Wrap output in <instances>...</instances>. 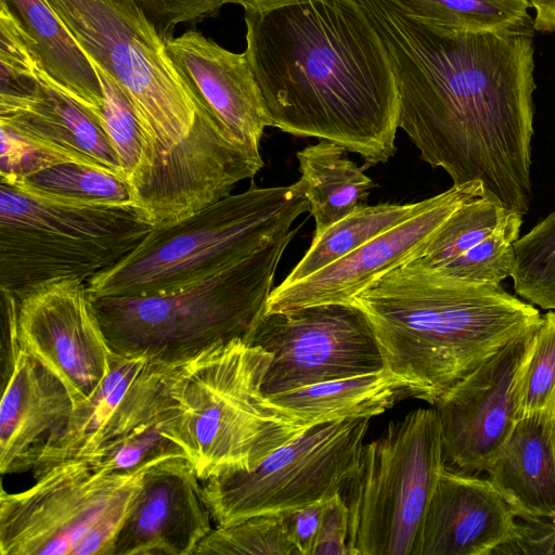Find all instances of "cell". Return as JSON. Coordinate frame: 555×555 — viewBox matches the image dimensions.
<instances>
[{
  "instance_id": "f35d334b",
  "label": "cell",
  "mask_w": 555,
  "mask_h": 555,
  "mask_svg": "<svg viewBox=\"0 0 555 555\" xmlns=\"http://www.w3.org/2000/svg\"><path fill=\"white\" fill-rule=\"evenodd\" d=\"M493 555H555V522H517L511 540Z\"/></svg>"
},
{
  "instance_id": "484cf974",
  "label": "cell",
  "mask_w": 555,
  "mask_h": 555,
  "mask_svg": "<svg viewBox=\"0 0 555 555\" xmlns=\"http://www.w3.org/2000/svg\"><path fill=\"white\" fill-rule=\"evenodd\" d=\"M438 197L439 194L408 204H360L349 215L312 237L310 247L283 282L301 280L343 258L377 235L429 208Z\"/></svg>"
},
{
  "instance_id": "5bb4252c",
  "label": "cell",
  "mask_w": 555,
  "mask_h": 555,
  "mask_svg": "<svg viewBox=\"0 0 555 555\" xmlns=\"http://www.w3.org/2000/svg\"><path fill=\"white\" fill-rule=\"evenodd\" d=\"M17 337L20 348L64 384L74 408L111 370L114 352L87 282L78 279L41 284L18 299Z\"/></svg>"
},
{
  "instance_id": "836d02e7",
  "label": "cell",
  "mask_w": 555,
  "mask_h": 555,
  "mask_svg": "<svg viewBox=\"0 0 555 555\" xmlns=\"http://www.w3.org/2000/svg\"><path fill=\"white\" fill-rule=\"evenodd\" d=\"M89 60L99 76L104 95L103 109L99 120L117 151L129 182L143 158L142 129L125 92L103 68L90 57Z\"/></svg>"
},
{
  "instance_id": "52a82bcc",
  "label": "cell",
  "mask_w": 555,
  "mask_h": 555,
  "mask_svg": "<svg viewBox=\"0 0 555 555\" xmlns=\"http://www.w3.org/2000/svg\"><path fill=\"white\" fill-rule=\"evenodd\" d=\"M47 1L133 106L144 138L141 165L129 181L137 186L189 137L195 98L137 0Z\"/></svg>"
},
{
  "instance_id": "ffe728a7",
  "label": "cell",
  "mask_w": 555,
  "mask_h": 555,
  "mask_svg": "<svg viewBox=\"0 0 555 555\" xmlns=\"http://www.w3.org/2000/svg\"><path fill=\"white\" fill-rule=\"evenodd\" d=\"M74 404L64 384L20 349L0 404V472L30 469L40 450L67 424Z\"/></svg>"
},
{
  "instance_id": "ac0fdd59",
  "label": "cell",
  "mask_w": 555,
  "mask_h": 555,
  "mask_svg": "<svg viewBox=\"0 0 555 555\" xmlns=\"http://www.w3.org/2000/svg\"><path fill=\"white\" fill-rule=\"evenodd\" d=\"M165 44L192 91L251 153L271 127L245 52H231L197 30L168 37Z\"/></svg>"
},
{
  "instance_id": "44dd1931",
  "label": "cell",
  "mask_w": 555,
  "mask_h": 555,
  "mask_svg": "<svg viewBox=\"0 0 555 555\" xmlns=\"http://www.w3.org/2000/svg\"><path fill=\"white\" fill-rule=\"evenodd\" d=\"M0 122L126 178L117 151L95 114L64 92L46 69L27 91L0 94Z\"/></svg>"
},
{
  "instance_id": "8992f818",
  "label": "cell",
  "mask_w": 555,
  "mask_h": 555,
  "mask_svg": "<svg viewBox=\"0 0 555 555\" xmlns=\"http://www.w3.org/2000/svg\"><path fill=\"white\" fill-rule=\"evenodd\" d=\"M297 230L177 293L91 297L109 348L176 366L215 346L245 340L266 310L278 264Z\"/></svg>"
},
{
  "instance_id": "d6a6232c",
  "label": "cell",
  "mask_w": 555,
  "mask_h": 555,
  "mask_svg": "<svg viewBox=\"0 0 555 555\" xmlns=\"http://www.w3.org/2000/svg\"><path fill=\"white\" fill-rule=\"evenodd\" d=\"M521 224L522 214L511 209L488 237L435 270L466 281L500 284L511 276Z\"/></svg>"
},
{
  "instance_id": "8d00e7d4",
  "label": "cell",
  "mask_w": 555,
  "mask_h": 555,
  "mask_svg": "<svg viewBox=\"0 0 555 555\" xmlns=\"http://www.w3.org/2000/svg\"><path fill=\"white\" fill-rule=\"evenodd\" d=\"M163 39L171 37L179 24L197 23L219 14L227 4L242 0H137Z\"/></svg>"
},
{
  "instance_id": "4fadbf2b",
  "label": "cell",
  "mask_w": 555,
  "mask_h": 555,
  "mask_svg": "<svg viewBox=\"0 0 555 555\" xmlns=\"http://www.w3.org/2000/svg\"><path fill=\"white\" fill-rule=\"evenodd\" d=\"M535 328L454 384L433 405L447 467L487 473L501 451L521 417L520 378Z\"/></svg>"
},
{
  "instance_id": "e575fe53",
  "label": "cell",
  "mask_w": 555,
  "mask_h": 555,
  "mask_svg": "<svg viewBox=\"0 0 555 555\" xmlns=\"http://www.w3.org/2000/svg\"><path fill=\"white\" fill-rule=\"evenodd\" d=\"M555 409V311L542 315L520 378V415Z\"/></svg>"
},
{
  "instance_id": "d4e9b609",
  "label": "cell",
  "mask_w": 555,
  "mask_h": 555,
  "mask_svg": "<svg viewBox=\"0 0 555 555\" xmlns=\"http://www.w3.org/2000/svg\"><path fill=\"white\" fill-rule=\"evenodd\" d=\"M339 144L320 140L297 152L300 179L297 188L306 197L314 219L313 236L353 211L364 201L374 182L346 155Z\"/></svg>"
},
{
  "instance_id": "d590c367",
  "label": "cell",
  "mask_w": 555,
  "mask_h": 555,
  "mask_svg": "<svg viewBox=\"0 0 555 555\" xmlns=\"http://www.w3.org/2000/svg\"><path fill=\"white\" fill-rule=\"evenodd\" d=\"M0 133V183L14 184L35 172L64 163H80L103 168L68 151L24 135L1 122Z\"/></svg>"
},
{
  "instance_id": "ba28073f",
  "label": "cell",
  "mask_w": 555,
  "mask_h": 555,
  "mask_svg": "<svg viewBox=\"0 0 555 555\" xmlns=\"http://www.w3.org/2000/svg\"><path fill=\"white\" fill-rule=\"evenodd\" d=\"M154 228L135 205L55 202L0 183V288L17 299L115 264Z\"/></svg>"
},
{
  "instance_id": "7a4b0ae2",
  "label": "cell",
  "mask_w": 555,
  "mask_h": 555,
  "mask_svg": "<svg viewBox=\"0 0 555 555\" xmlns=\"http://www.w3.org/2000/svg\"><path fill=\"white\" fill-rule=\"evenodd\" d=\"M245 54L271 127L360 155L396 154L399 95L385 44L359 0H242Z\"/></svg>"
},
{
  "instance_id": "d6986e66",
  "label": "cell",
  "mask_w": 555,
  "mask_h": 555,
  "mask_svg": "<svg viewBox=\"0 0 555 555\" xmlns=\"http://www.w3.org/2000/svg\"><path fill=\"white\" fill-rule=\"evenodd\" d=\"M517 517L488 478L444 466L427 507L416 555H493Z\"/></svg>"
},
{
  "instance_id": "30bf717a",
  "label": "cell",
  "mask_w": 555,
  "mask_h": 555,
  "mask_svg": "<svg viewBox=\"0 0 555 555\" xmlns=\"http://www.w3.org/2000/svg\"><path fill=\"white\" fill-rule=\"evenodd\" d=\"M145 469L108 473L68 460L34 475L24 491L2 489L1 555H113Z\"/></svg>"
},
{
  "instance_id": "f546056e",
  "label": "cell",
  "mask_w": 555,
  "mask_h": 555,
  "mask_svg": "<svg viewBox=\"0 0 555 555\" xmlns=\"http://www.w3.org/2000/svg\"><path fill=\"white\" fill-rule=\"evenodd\" d=\"M175 408L176 402L83 461L108 473H129L171 457L188 459L182 448L166 435V424Z\"/></svg>"
},
{
  "instance_id": "ab89813d",
  "label": "cell",
  "mask_w": 555,
  "mask_h": 555,
  "mask_svg": "<svg viewBox=\"0 0 555 555\" xmlns=\"http://www.w3.org/2000/svg\"><path fill=\"white\" fill-rule=\"evenodd\" d=\"M323 505H312L287 514L291 538L300 555H310Z\"/></svg>"
},
{
  "instance_id": "1f68e13d",
  "label": "cell",
  "mask_w": 555,
  "mask_h": 555,
  "mask_svg": "<svg viewBox=\"0 0 555 555\" xmlns=\"http://www.w3.org/2000/svg\"><path fill=\"white\" fill-rule=\"evenodd\" d=\"M194 554L300 555L285 515H259L229 526H217Z\"/></svg>"
},
{
  "instance_id": "603a6c76",
  "label": "cell",
  "mask_w": 555,
  "mask_h": 555,
  "mask_svg": "<svg viewBox=\"0 0 555 555\" xmlns=\"http://www.w3.org/2000/svg\"><path fill=\"white\" fill-rule=\"evenodd\" d=\"M309 427L339 420L371 418L412 397L409 383L385 367L267 396Z\"/></svg>"
},
{
  "instance_id": "277c9868",
  "label": "cell",
  "mask_w": 555,
  "mask_h": 555,
  "mask_svg": "<svg viewBox=\"0 0 555 555\" xmlns=\"http://www.w3.org/2000/svg\"><path fill=\"white\" fill-rule=\"evenodd\" d=\"M271 354L238 338L177 365L176 409L166 435L179 444L199 480L249 472L310 427L262 390Z\"/></svg>"
},
{
  "instance_id": "9c48e42d",
  "label": "cell",
  "mask_w": 555,
  "mask_h": 555,
  "mask_svg": "<svg viewBox=\"0 0 555 555\" xmlns=\"http://www.w3.org/2000/svg\"><path fill=\"white\" fill-rule=\"evenodd\" d=\"M446 464L436 410L416 409L363 446L346 491L349 555H416Z\"/></svg>"
},
{
  "instance_id": "8fae6325",
  "label": "cell",
  "mask_w": 555,
  "mask_h": 555,
  "mask_svg": "<svg viewBox=\"0 0 555 555\" xmlns=\"http://www.w3.org/2000/svg\"><path fill=\"white\" fill-rule=\"evenodd\" d=\"M370 418L310 427L249 472L203 481L217 526L259 515H285L343 494L359 466Z\"/></svg>"
},
{
  "instance_id": "2e32d148",
  "label": "cell",
  "mask_w": 555,
  "mask_h": 555,
  "mask_svg": "<svg viewBox=\"0 0 555 555\" xmlns=\"http://www.w3.org/2000/svg\"><path fill=\"white\" fill-rule=\"evenodd\" d=\"M176 366L114 353L107 375L40 450L30 468L33 475L64 461L85 460L170 408Z\"/></svg>"
},
{
  "instance_id": "cb8c5ba5",
  "label": "cell",
  "mask_w": 555,
  "mask_h": 555,
  "mask_svg": "<svg viewBox=\"0 0 555 555\" xmlns=\"http://www.w3.org/2000/svg\"><path fill=\"white\" fill-rule=\"evenodd\" d=\"M55 83L100 117L104 95L86 52L47 0H4Z\"/></svg>"
},
{
  "instance_id": "74e56055",
  "label": "cell",
  "mask_w": 555,
  "mask_h": 555,
  "mask_svg": "<svg viewBox=\"0 0 555 555\" xmlns=\"http://www.w3.org/2000/svg\"><path fill=\"white\" fill-rule=\"evenodd\" d=\"M348 533L349 507L337 494L322 506L310 555H349Z\"/></svg>"
},
{
  "instance_id": "4316f807",
  "label": "cell",
  "mask_w": 555,
  "mask_h": 555,
  "mask_svg": "<svg viewBox=\"0 0 555 555\" xmlns=\"http://www.w3.org/2000/svg\"><path fill=\"white\" fill-rule=\"evenodd\" d=\"M9 185L55 202L134 205L131 185L125 177L80 163L60 164Z\"/></svg>"
},
{
  "instance_id": "4dcf8cb0",
  "label": "cell",
  "mask_w": 555,
  "mask_h": 555,
  "mask_svg": "<svg viewBox=\"0 0 555 555\" xmlns=\"http://www.w3.org/2000/svg\"><path fill=\"white\" fill-rule=\"evenodd\" d=\"M416 14L455 28L490 31L529 27V0H400Z\"/></svg>"
},
{
  "instance_id": "7402d4cb",
  "label": "cell",
  "mask_w": 555,
  "mask_h": 555,
  "mask_svg": "<svg viewBox=\"0 0 555 555\" xmlns=\"http://www.w3.org/2000/svg\"><path fill=\"white\" fill-rule=\"evenodd\" d=\"M487 474L520 521L555 522V409L520 417Z\"/></svg>"
},
{
  "instance_id": "9a60e30c",
  "label": "cell",
  "mask_w": 555,
  "mask_h": 555,
  "mask_svg": "<svg viewBox=\"0 0 555 555\" xmlns=\"http://www.w3.org/2000/svg\"><path fill=\"white\" fill-rule=\"evenodd\" d=\"M486 194L482 182L452 185L429 208L377 235L314 273L273 287L264 312L352 302L385 273L421 257L426 245L465 203Z\"/></svg>"
},
{
  "instance_id": "f1b7e54d",
  "label": "cell",
  "mask_w": 555,
  "mask_h": 555,
  "mask_svg": "<svg viewBox=\"0 0 555 555\" xmlns=\"http://www.w3.org/2000/svg\"><path fill=\"white\" fill-rule=\"evenodd\" d=\"M511 278L518 296L555 311V211L514 243Z\"/></svg>"
},
{
  "instance_id": "3957f363",
  "label": "cell",
  "mask_w": 555,
  "mask_h": 555,
  "mask_svg": "<svg viewBox=\"0 0 555 555\" xmlns=\"http://www.w3.org/2000/svg\"><path fill=\"white\" fill-rule=\"evenodd\" d=\"M352 302L367 315L386 367L431 406L542 320L533 305L500 284L466 281L415 260L378 278Z\"/></svg>"
},
{
  "instance_id": "5b68a950",
  "label": "cell",
  "mask_w": 555,
  "mask_h": 555,
  "mask_svg": "<svg viewBox=\"0 0 555 555\" xmlns=\"http://www.w3.org/2000/svg\"><path fill=\"white\" fill-rule=\"evenodd\" d=\"M307 210L296 182L230 194L183 219L154 227L137 247L87 282L89 294L140 297L190 288L274 243Z\"/></svg>"
},
{
  "instance_id": "e0dca14e",
  "label": "cell",
  "mask_w": 555,
  "mask_h": 555,
  "mask_svg": "<svg viewBox=\"0 0 555 555\" xmlns=\"http://www.w3.org/2000/svg\"><path fill=\"white\" fill-rule=\"evenodd\" d=\"M199 481L185 457L147 467L113 555H194L214 520Z\"/></svg>"
},
{
  "instance_id": "6da1fadb",
  "label": "cell",
  "mask_w": 555,
  "mask_h": 555,
  "mask_svg": "<svg viewBox=\"0 0 555 555\" xmlns=\"http://www.w3.org/2000/svg\"><path fill=\"white\" fill-rule=\"evenodd\" d=\"M388 53L398 126L453 185L480 181L522 215L530 208L533 37L529 27L472 31L400 0H359Z\"/></svg>"
},
{
  "instance_id": "7c38bea8",
  "label": "cell",
  "mask_w": 555,
  "mask_h": 555,
  "mask_svg": "<svg viewBox=\"0 0 555 555\" xmlns=\"http://www.w3.org/2000/svg\"><path fill=\"white\" fill-rule=\"evenodd\" d=\"M245 341L271 354L266 396L386 367L374 328L354 302L263 312Z\"/></svg>"
},
{
  "instance_id": "60d3db41",
  "label": "cell",
  "mask_w": 555,
  "mask_h": 555,
  "mask_svg": "<svg viewBox=\"0 0 555 555\" xmlns=\"http://www.w3.org/2000/svg\"><path fill=\"white\" fill-rule=\"evenodd\" d=\"M534 9L533 28L542 33L555 31V0H529Z\"/></svg>"
},
{
  "instance_id": "83f0119b",
  "label": "cell",
  "mask_w": 555,
  "mask_h": 555,
  "mask_svg": "<svg viewBox=\"0 0 555 555\" xmlns=\"http://www.w3.org/2000/svg\"><path fill=\"white\" fill-rule=\"evenodd\" d=\"M509 210L488 193L465 203L438 229L415 261L440 268L488 237Z\"/></svg>"
}]
</instances>
